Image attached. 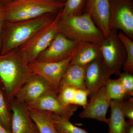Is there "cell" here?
Returning <instances> with one entry per match:
<instances>
[{
    "mask_svg": "<svg viewBox=\"0 0 133 133\" xmlns=\"http://www.w3.org/2000/svg\"><path fill=\"white\" fill-rule=\"evenodd\" d=\"M32 74L29 63L19 50L0 55V85L9 102Z\"/></svg>",
    "mask_w": 133,
    "mask_h": 133,
    "instance_id": "obj_1",
    "label": "cell"
},
{
    "mask_svg": "<svg viewBox=\"0 0 133 133\" xmlns=\"http://www.w3.org/2000/svg\"><path fill=\"white\" fill-rule=\"evenodd\" d=\"M47 14L35 19L14 22H6L5 32L2 37L0 55H3L20 48L55 17Z\"/></svg>",
    "mask_w": 133,
    "mask_h": 133,
    "instance_id": "obj_2",
    "label": "cell"
},
{
    "mask_svg": "<svg viewBox=\"0 0 133 133\" xmlns=\"http://www.w3.org/2000/svg\"><path fill=\"white\" fill-rule=\"evenodd\" d=\"M64 3L50 0H14L2 4L5 22H14L35 19L63 9Z\"/></svg>",
    "mask_w": 133,
    "mask_h": 133,
    "instance_id": "obj_3",
    "label": "cell"
},
{
    "mask_svg": "<svg viewBox=\"0 0 133 133\" xmlns=\"http://www.w3.org/2000/svg\"><path fill=\"white\" fill-rule=\"evenodd\" d=\"M58 33L72 41L100 44L105 39L102 31L88 14L61 17L57 26Z\"/></svg>",
    "mask_w": 133,
    "mask_h": 133,
    "instance_id": "obj_4",
    "label": "cell"
},
{
    "mask_svg": "<svg viewBox=\"0 0 133 133\" xmlns=\"http://www.w3.org/2000/svg\"><path fill=\"white\" fill-rule=\"evenodd\" d=\"M117 31L111 29L107 37L100 43V48L105 64L112 74L119 76L123 69L127 55Z\"/></svg>",
    "mask_w": 133,
    "mask_h": 133,
    "instance_id": "obj_5",
    "label": "cell"
},
{
    "mask_svg": "<svg viewBox=\"0 0 133 133\" xmlns=\"http://www.w3.org/2000/svg\"><path fill=\"white\" fill-rule=\"evenodd\" d=\"M63 9L53 20L38 31L33 37L20 47L19 50L29 64L35 61L39 55L46 49L57 34V26Z\"/></svg>",
    "mask_w": 133,
    "mask_h": 133,
    "instance_id": "obj_6",
    "label": "cell"
},
{
    "mask_svg": "<svg viewBox=\"0 0 133 133\" xmlns=\"http://www.w3.org/2000/svg\"><path fill=\"white\" fill-rule=\"evenodd\" d=\"M110 29L120 30L132 40L133 1L132 0H109Z\"/></svg>",
    "mask_w": 133,
    "mask_h": 133,
    "instance_id": "obj_7",
    "label": "cell"
},
{
    "mask_svg": "<svg viewBox=\"0 0 133 133\" xmlns=\"http://www.w3.org/2000/svg\"><path fill=\"white\" fill-rule=\"evenodd\" d=\"M84 43L70 40L58 33L49 46L41 52L35 61L57 62L68 58Z\"/></svg>",
    "mask_w": 133,
    "mask_h": 133,
    "instance_id": "obj_8",
    "label": "cell"
},
{
    "mask_svg": "<svg viewBox=\"0 0 133 133\" xmlns=\"http://www.w3.org/2000/svg\"><path fill=\"white\" fill-rule=\"evenodd\" d=\"M76 51L68 58L60 62L50 63L35 61L29 64V66L33 74H37L46 79L58 93L62 77Z\"/></svg>",
    "mask_w": 133,
    "mask_h": 133,
    "instance_id": "obj_9",
    "label": "cell"
},
{
    "mask_svg": "<svg viewBox=\"0 0 133 133\" xmlns=\"http://www.w3.org/2000/svg\"><path fill=\"white\" fill-rule=\"evenodd\" d=\"M53 91H56L48 81L39 75L33 74L17 92L15 98L28 104Z\"/></svg>",
    "mask_w": 133,
    "mask_h": 133,
    "instance_id": "obj_10",
    "label": "cell"
},
{
    "mask_svg": "<svg viewBox=\"0 0 133 133\" xmlns=\"http://www.w3.org/2000/svg\"><path fill=\"white\" fill-rule=\"evenodd\" d=\"M9 103L12 112V133H39L37 126L30 116L27 104L15 98Z\"/></svg>",
    "mask_w": 133,
    "mask_h": 133,
    "instance_id": "obj_11",
    "label": "cell"
},
{
    "mask_svg": "<svg viewBox=\"0 0 133 133\" xmlns=\"http://www.w3.org/2000/svg\"><path fill=\"white\" fill-rule=\"evenodd\" d=\"M30 109L46 111L70 119L77 109L75 105H66L59 101L56 91L46 94L33 102L26 104Z\"/></svg>",
    "mask_w": 133,
    "mask_h": 133,
    "instance_id": "obj_12",
    "label": "cell"
},
{
    "mask_svg": "<svg viewBox=\"0 0 133 133\" xmlns=\"http://www.w3.org/2000/svg\"><path fill=\"white\" fill-rule=\"evenodd\" d=\"M90 97L79 116L82 118L94 119L107 123L106 114L111 99L108 95L105 85Z\"/></svg>",
    "mask_w": 133,
    "mask_h": 133,
    "instance_id": "obj_13",
    "label": "cell"
},
{
    "mask_svg": "<svg viewBox=\"0 0 133 133\" xmlns=\"http://www.w3.org/2000/svg\"><path fill=\"white\" fill-rule=\"evenodd\" d=\"M112 74L105 64L102 58L92 61L86 65L84 82L89 96L95 93L104 86Z\"/></svg>",
    "mask_w": 133,
    "mask_h": 133,
    "instance_id": "obj_14",
    "label": "cell"
},
{
    "mask_svg": "<svg viewBox=\"0 0 133 133\" xmlns=\"http://www.w3.org/2000/svg\"><path fill=\"white\" fill-rule=\"evenodd\" d=\"M84 13L88 14L104 36L110 31V5L109 0H86Z\"/></svg>",
    "mask_w": 133,
    "mask_h": 133,
    "instance_id": "obj_15",
    "label": "cell"
},
{
    "mask_svg": "<svg viewBox=\"0 0 133 133\" xmlns=\"http://www.w3.org/2000/svg\"><path fill=\"white\" fill-rule=\"evenodd\" d=\"M102 58L100 44L84 43L81 44L72 57L70 64L86 65Z\"/></svg>",
    "mask_w": 133,
    "mask_h": 133,
    "instance_id": "obj_16",
    "label": "cell"
},
{
    "mask_svg": "<svg viewBox=\"0 0 133 133\" xmlns=\"http://www.w3.org/2000/svg\"><path fill=\"white\" fill-rule=\"evenodd\" d=\"M87 65H69L60 82L59 90L64 87H71L76 89H87L84 82Z\"/></svg>",
    "mask_w": 133,
    "mask_h": 133,
    "instance_id": "obj_17",
    "label": "cell"
},
{
    "mask_svg": "<svg viewBox=\"0 0 133 133\" xmlns=\"http://www.w3.org/2000/svg\"><path fill=\"white\" fill-rule=\"evenodd\" d=\"M123 101L118 100L111 101V115L107 123L109 127L108 133H125L126 121L122 107Z\"/></svg>",
    "mask_w": 133,
    "mask_h": 133,
    "instance_id": "obj_18",
    "label": "cell"
},
{
    "mask_svg": "<svg viewBox=\"0 0 133 133\" xmlns=\"http://www.w3.org/2000/svg\"><path fill=\"white\" fill-rule=\"evenodd\" d=\"M29 109L30 116L37 126L39 133H58L54 125L51 112Z\"/></svg>",
    "mask_w": 133,
    "mask_h": 133,
    "instance_id": "obj_19",
    "label": "cell"
},
{
    "mask_svg": "<svg viewBox=\"0 0 133 133\" xmlns=\"http://www.w3.org/2000/svg\"><path fill=\"white\" fill-rule=\"evenodd\" d=\"M54 125L58 133H89L72 124L69 119L51 112Z\"/></svg>",
    "mask_w": 133,
    "mask_h": 133,
    "instance_id": "obj_20",
    "label": "cell"
},
{
    "mask_svg": "<svg viewBox=\"0 0 133 133\" xmlns=\"http://www.w3.org/2000/svg\"><path fill=\"white\" fill-rule=\"evenodd\" d=\"M12 119V112L9 102L0 85V121L8 130L11 132Z\"/></svg>",
    "mask_w": 133,
    "mask_h": 133,
    "instance_id": "obj_21",
    "label": "cell"
},
{
    "mask_svg": "<svg viewBox=\"0 0 133 133\" xmlns=\"http://www.w3.org/2000/svg\"><path fill=\"white\" fill-rule=\"evenodd\" d=\"M104 85L108 95L111 100H124L130 97L118 79H109Z\"/></svg>",
    "mask_w": 133,
    "mask_h": 133,
    "instance_id": "obj_22",
    "label": "cell"
},
{
    "mask_svg": "<svg viewBox=\"0 0 133 133\" xmlns=\"http://www.w3.org/2000/svg\"><path fill=\"white\" fill-rule=\"evenodd\" d=\"M118 36L123 43L126 50L127 57L123 66L124 71L133 73V42L131 38L122 31L118 33Z\"/></svg>",
    "mask_w": 133,
    "mask_h": 133,
    "instance_id": "obj_23",
    "label": "cell"
},
{
    "mask_svg": "<svg viewBox=\"0 0 133 133\" xmlns=\"http://www.w3.org/2000/svg\"><path fill=\"white\" fill-rule=\"evenodd\" d=\"M86 0H66L61 17L76 16L83 14Z\"/></svg>",
    "mask_w": 133,
    "mask_h": 133,
    "instance_id": "obj_24",
    "label": "cell"
},
{
    "mask_svg": "<svg viewBox=\"0 0 133 133\" xmlns=\"http://www.w3.org/2000/svg\"><path fill=\"white\" fill-rule=\"evenodd\" d=\"M77 89L71 87H64L61 88L57 93L58 97L63 104L73 105Z\"/></svg>",
    "mask_w": 133,
    "mask_h": 133,
    "instance_id": "obj_25",
    "label": "cell"
},
{
    "mask_svg": "<svg viewBox=\"0 0 133 133\" xmlns=\"http://www.w3.org/2000/svg\"><path fill=\"white\" fill-rule=\"evenodd\" d=\"M118 81L124 87L129 97L133 95V74L128 72H121L119 76Z\"/></svg>",
    "mask_w": 133,
    "mask_h": 133,
    "instance_id": "obj_26",
    "label": "cell"
},
{
    "mask_svg": "<svg viewBox=\"0 0 133 133\" xmlns=\"http://www.w3.org/2000/svg\"><path fill=\"white\" fill-rule=\"evenodd\" d=\"M89 95L90 92L87 89H77L73 104L84 107L88 102L87 97Z\"/></svg>",
    "mask_w": 133,
    "mask_h": 133,
    "instance_id": "obj_27",
    "label": "cell"
},
{
    "mask_svg": "<svg viewBox=\"0 0 133 133\" xmlns=\"http://www.w3.org/2000/svg\"><path fill=\"white\" fill-rule=\"evenodd\" d=\"M123 112L125 117L128 119V120L133 122V98L130 97L127 100L123 101Z\"/></svg>",
    "mask_w": 133,
    "mask_h": 133,
    "instance_id": "obj_28",
    "label": "cell"
},
{
    "mask_svg": "<svg viewBox=\"0 0 133 133\" xmlns=\"http://www.w3.org/2000/svg\"><path fill=\"white\" fill-rule=\"evenodd\" d=\"M2 4L0 2V48L1 47L2 37V30L3 23L5 22L2 12Z\"/></svg>",
    "mask_w": 133,
    "mask_h": 133,
    "instance_id": "obj_29",
    "label": "cell"
},
{
    "mask_svg": "<svg viewBox=\"0 0 133 133\" xmlns=\"http://www.w3.org/2000/svg\"><path fill=\"white\" fill-rule=\"evenodd\" d=\"M125 133H133V122L128 120L126 121Z\"/></svg>",
    "mask_w": 133,
    "mask_h": 133,
    "instance_id": "obj_30",
    "label": "cell"
},
{
    "mask_svg": "<svg viewBox=\"0 0 133 133\" xmlns=\"http://www.w3.org/2000/svg\"><path fill=\"white\" fill-rule=\"evenodd\" d=\"M0 133H12L11 131L8 130L2 124L0 121Z\"/></svg>",
    "mask_w": 133,
    "mask_h": 133,
    "instance_id": "obj_31",
    "label": "cell"
},
{
    "mask_svg": "<svg viewBox=\"0 0 133 133\" xmlns=\"http://www.w3.org/2000/svg\"><path fill=\"white\" fill-rule=\"evenodd\" d=\"M14 0H0V2L2 4H4L8 3Z\"/></svg>",
    "mask_w": 133,
    "mask_h": 133,
    "instance_id": "obj_32",
    "label": "cell"
},
{
    "mask_svg": "<svg viewBox=\"0 0 133 133\" xmlns=\"http://www.w3.org/2000/svg\"><path fill=\"white\" fill-rule=\"evenodd\" d=\"M50 1H54L59 2H63L65 3L66 0H50Z\"/></svg>",
    "mask_w": 133,
    "mask_h": 133,
    "instance_id": "obj_33",
    "label": "cell"
}]
</instances>
